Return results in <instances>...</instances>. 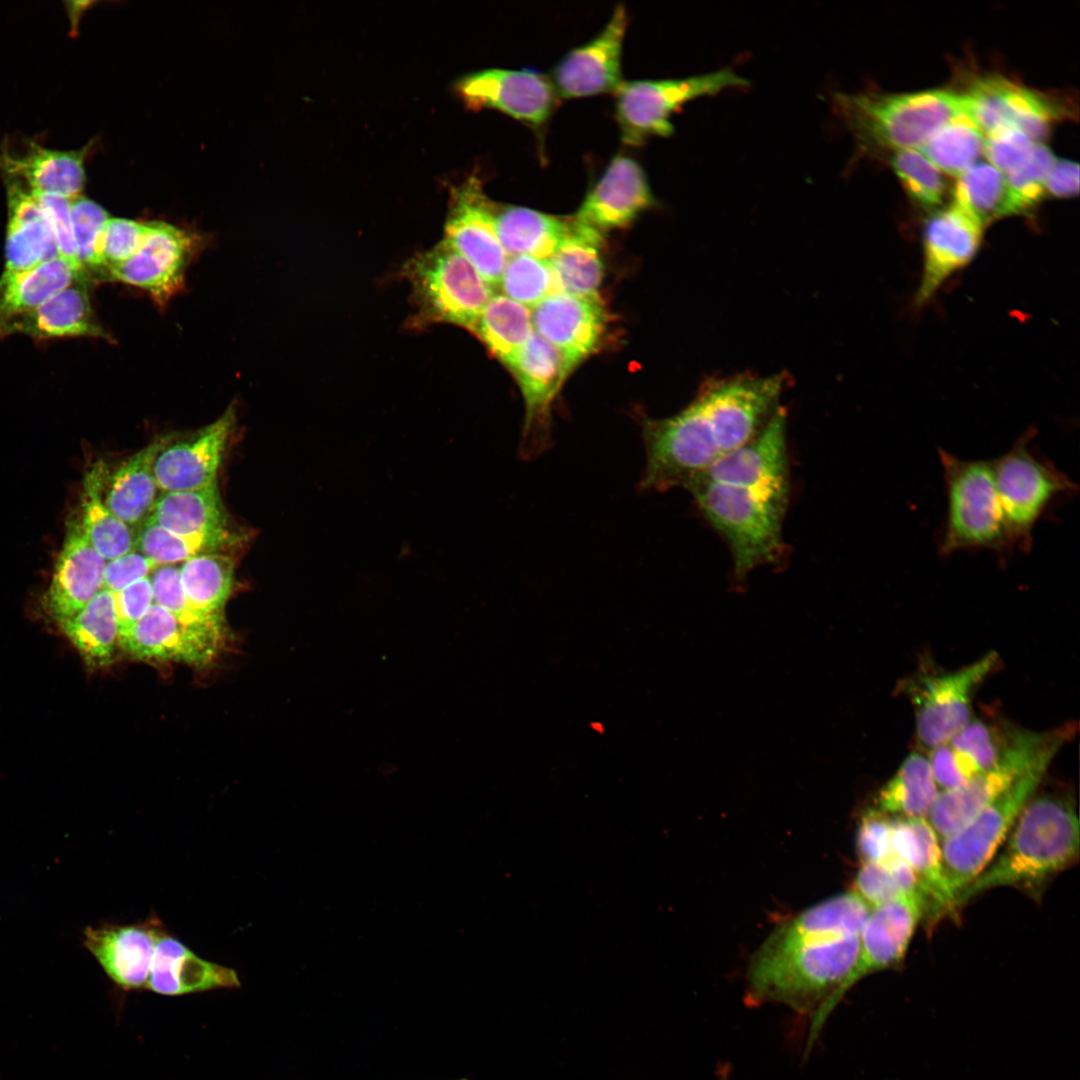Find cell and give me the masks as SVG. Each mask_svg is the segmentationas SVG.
<instances>
[{"instance_id":"cell-1","label":"cell","mask_w":1080,"mask_h":1080,"mask_svg":"<svg viewBox=\"0 0 1080 1080\" xmlns=\"http://www.w3.org/2000/svg\"><path fill=\"white\" fill-rule=\"evenodd\" d=\"M871 911L853 890L830 897L776 928L751 958L745 999L809 1015L806 1054L849 991Z\"/></svg>"},{"instance_id":"cell-2","label":"cell","mask_w":1080,"mask_h":1080,"mask_svg":"<svg viewBox=\"0 0 1080 1080\" xmlns=\"http://www.w3.org/2000/svg\"><path fill=\"white\" fill-rule=\"evenodd\" d=\"M784 376L741 375L706 384L679 413L642 422L645 490L682 487L755 437L779 408Z\"/></svg>"},{"instance_id":"cell-3","label":"cell","mask_w":1080,"mask_h":1080,"mask_svg":"<svg viewBox=\"0 0 1080 1080\" xmlns=\"http://www.w3.org/2000/svg\"><path fill=\"white\" fill-rule=\"evenodd\" d=\"M1078 852L1079 821L1071 798L1054 793L1033 795L1001 852L957 896L954 908L996 887L1039 893L1048 880L1073 863Z\"/></svg>"},{"instance_id":"cell-4","label":"cell","mask_w":1080,"mask_h":1080,"mask_svg":"<svg viewBox=\"0 0 1080 1080\" xmlns=\"http://www.w3.org/2000/svg\"><path fill=\"white\" fill-rule=\"evenodd\" d=\"M684 488L727 542L737 579L783 557L789 477L723 482L695 476Z\"/></svg>"},{"instance_id":"cell-5","label":"cell","mask_w":1080,"mask_h":1080,"mask_svg":"<svg viewBox=\"0 0 1080 1080\" xmlns=\"http://www.w3.org/2000/svg\"><path fill=\"white\" fill-rule=\"evenodd\" d=\"M1074 730L1072 724L1039 732L1009 729L1003 750L991 767L938 794L927 820L940 842L966 825L1022 775L1048 768Z\"/></svg>"},{"instance_id":"cell-6","label":"cell","mask_w":1080,"mask_h":1080,"mask_svg":"<svg viewBox=\"0 0 1080 1080\" xmlns=\"http://www.w3.org/2000/svg\"><path fill=\"white\" fill-rule=\"evenodd\" d=\"M836 105L864 144L894 151L920 147L943 124L964 113L959 94L943 89L840 93Z\"/></svg>"},{"instance_id":"cell-7","label":"cell","mask_w":1080,"mask_h":1080,"mask_svg":"<svg viewBox=\"0 0 1080 1080\" xmlns=\"http://www.w3.org/2000/svg\"><path fill=\"white\" fill-rule=\"evenodd\" d=\"M939 459L947 501L940 554L1011 552L992 461L965 460L943 449H939Z\"/></svg>"},{"instance_id":"cell-8","label":"cell","mask_w":1080,"mask_h":1080,"mask_svg":"<svg viewBox=\"0 0 1080 1080\" xmlns=\"http://www.w3.org/2000/svg\"><path fill=\"white\" fill-rule=\"evenodd\" d=\"M416 314L414 325L448 323L472 330L493 296L474 266L442 240L404 266Z\"/></svg>"},{"instance_id":"cell-9","label":"cell","mask_w":1080,"mask_h":1080,"mask_svg":"<svg viewBox=\"0 0 1080 1080\" xmlns=\"http://www.w3.org/2000/svg\"><path fill=\"white\" fill-rule=\"evenodd\" d=\"M1032 434L1023 435L992 460L1010 546L1024 552L1030 550L1033 530L1049 507L1077 490L1065 473L1033 454Z\"/></svg>"},{"instance_id":"cell-10","label":"cell","mask_w":1080,"mask_h":1080,"mask_svg":"<svg viewBox=\"0 0 1080 1080\" xmlns=\"http://www.w3.org/2000/svg\"><path fill=\"white\" fill-rule=\"evenodd\" d=\"M1048 768L1012 783L972 820L940 842L943 877L953 902L989 864Z\"/></svg>"},{"instance_id":"cell-11","label":"cell","mask_w":1080,"mask_h":1080,"mask_svg":"<svg viewBox=\"0 0 1080 1080\" xmlns=\"http://www.w3.org/2000/svg\"><path fill=\"white\" fill-rule=\"evenodd\" d=\"M748 81L730 68L681 79L623 81L615 91V115L622 141L638 146L652 136L672 135L671 115L695 98Z\"/></svg>"},{"instance_id":"cell-12","label":"cell","mask_w":1080,"mask_h":1080,"mask_svg":"<svg viewBox=\"0 0 1080 1080\" xmlns=\"http://www.w3.org/2000/svg\"><path fill=\"white\" fill-rule=\"evenodd\" d=\"M997 658L989 652L956 671L918 673L901 682L899 689L913 706L916 735L923 746L942 744L970 721L973 694Z\"/></svg>"},{"instance_id":"cell-13","label":"cell","mask_w":1080,"mask_h":1080,"mask_svg":"<svg viewBox=\"0 0 1080 1080\" xmlns=\"http://www.w3.org/2000/svg\"><path fill=\"white\" fill-rule=\"evenodd\" d=\"M959 97L963 112L983 133L1013 127L1035 142L1045 139L1052 123L1068 113L1055 96L998 74L976 78Z\"/></svg>"},{"instance_id":"cell-14","label":"cell","mask_w":1080,"mask_h":1080,"mask_svg":"<svg viewBox=\"0 0 1080 1080\" xmlns=\"http://www.w3.org/2000/svg\"><path fill=\"white\" fill-rule=\"evenodd\" d=\"M224 640L223 623H188L156 603L120 636L122 650L135 659L198 667L216 658Z\"/></svg>"},{"instance_id":"cell-15","label":"cell","mask_w":1080,"mask_h":1080,"mask_svg":"<svg viewBox=\"0 0 1080 1080\" xmlns=\"http://www.w3.org/2000/svg\"><path fill=\"white\" fill-rule=\"evenodd\" d=\"M508 368L525 404L521 450L527 457L541 453L550 442V412L572 370L560 352L533 331Z\"/></svg>"},{"instance_id":"cell-16","label":"cell","mask_w":1080,"mask_h":1080,"mask_svg":"<svg viewBox=\"0 0 1080 1080\" xmlns=\"http://www.w3.org/2000/svg\"><path fill=\"white\" fill-rule=\"evenodd\" d=\"M492 202L476 176L450 191L445 223L446 241L467 259L485 281L499 285L507 255L496 234Z\"/></svg>"},{"instance_id":"cell-17","label":"cell","mask_w":1080,"mask_h":1080,"mask_svg":"<svg viewBox=\"0 0 1080 1080\" xmlns=\"http://www.w3.org/2000/svg\"><path fill=\"white\" fill-rule=\"evenodd\" d=\"M456 91L471 109H496L531 127L549 119L557 97L549 77L528 69L471 73L457 82Z\"/></svg>"},{"instance_id":"cell-18","label":"cell","mask_w":1080,"mask_h":1080,"mask_svg":"<svg viewBox=\"0 0 1080 1080\" xmlns=\"http://www.w3.org/2000/svg\"><path fill=\"white\" fill-rule=\"evenodd\" d=\"M627 22L625 7L617 5L597 36L561 58L550 78L557 96L577 98L617 90L624 81L621 56Z\"/></svg>"},{"instance_id":"cell-19","label":"cell","mask_w":1080,"mask_h":1080,"mask_svg":"<svg viewBox=\"0 0 1080 1080\" xmlns=\"http://www.w3.org/2000/svg\"><path fill=\"white\" fill-rule=\"evenodd\" d=\"M193 246L194 240L185 231L164 222H150L136 253L108 273L113 279L145 289L164 305L183 287Z\"/></svg>"},{"instance_id":"cell-20","label":"cell","mask_w":1080,"mask_h":1080,"mask_svg":"<svg viewBox=\"0 0 1080 1080\" xmlns=\"http://www.w3.org/2000/svg\"><path fill=\"white\" fill-rule=\"evenodd\" d=\"M983 226L956 203L937 209L923 229L924 265L915 297L917 305L928 301L954 272L977 253Z\"/></svg>"},{"instance_id":"cell-21","label":"cell","mask_w":1080,"mask_h":1080,"mask_svg":"<svg viewBox=\"0 0 1080 1080\" xmlns=\"http://www.w3.org/2000/svg\"><path fill=\"white\" fill-rule=\"evenodd\" d=\"M235 420L233 407L191 438L166 444L157 454L154 475L159 490H198L216 483Z\"/></svg>"},{"instance_id":"cell-22","label":"cell","mask_w":1080,"mask_h":1080,"mask_svg":"<svg viewBox=\"0 0 1080 1080\" xmlns=\"http://www.w3.org/2000/svg\"><path fill=\"white\" fill-rule=\"evenodd\" d=\"M535 332L553 345L573 370L598 346L606 328L600 297L565 292L549 295L531 308Z\"/></svg>"},{"instance_id":"cell-23","label":"cell","mask_w":1080,"mask_h":1080,"mask_svg":"<svg viewBox=\"0 0 1080 1080\" xmlns=\"http://www.w3.org/2000/svg\"><path fill=\"white\" fill-rule=\"evenodd\" d=\"M655 203L642 167L631 157L617 155L572 218L604 234L630 225Z\"/></svg>"},{"instance_id":"cell-24","label":"cell","mask_w":1080,"mask_h":1080,"mask_svg":"<svg viewBox=\"0 0 1080 1080\" xmlns=\"http://www.w3.org/2000/svg\"><path fill=\"white\" fill-rule=\"evenodd\" d=\"M166 931L153 913L133 924L88 926L83 943L117 985L138 989L146 986L156 943Z\"/></svg>"},{"instance_id":"cell-25","label":"cell","mask_w":1080,"mask_h":1080,"mask_svg":"<svg viewBox=\"0 0 1080 1080\" xmlns=\"http://www.w3.org/2000/svg\"><path fill=\"white\" fill-rule=\"evenodd\" d=\"M106 560L71 519L44 597L46 613L59 625L77 614L101 589Z\"/></svg>"},{"instance_id":"cell-26","label":"cell","mask_w":1080,"mask_h":1080,"mask_svg":"<svg viewBox=\"0 0 1080 1080\" xmlns=\"http://www.w3.org/2000/svg\"><path fill=\"white\" fill-rule=\"evenodd\" d=\"M925 915L918 892L907 893L872 909L860 934V955L849 979L851 989L863 977L897 966Z\"/></svg>"},{"instance_id":"cell-27","label":"cell","mask_w":1080,"mask_h":1080,"mask_svg":"<svg viewBox=\"0 0 1080 1080\" xmlns=\"http://www.w3.org/2000/svg\"><path fill=\"white\" fill-rule=\"evenodd\" d=\"M239 986L233 969L200 958L166 931L156 943L145 987L163 995H181Z\"/></svg>"},{"instance_id":"cell-28","label":"cell","mask_w":1080,"mask_h":1080,"mask_svg":"<svg viewBox=\"0 0 1080 1080\" xmlns=\"http://www.w3.org/2000/svg\"><path fill=\"white\" fill-rule=\"evenodd\" d=\"M892 846L918 881L925 915L934 921L953 910L943 877L940 840L927 818L892 817Z\"/></svg>"},{"instance_id":"cell-29","label":"cell","mask_w":1080,"mask_h":1080,"mask_svg":"<svg viewBox=\"0 0 1080 1080\" xmlns=\"http://www.w3.org/2000/svg\"><path fill=\"white\" fill-rule=\"evenodd\" d=\"M23 333L37 339L106 337L91 307L85 275L35 309L9 319L0 336Z\"/></svg>"},{"instance_id":"cell-30","label":"cell","mask_w":1080,"mask_h":1080,"mask_svg":"<svg viewBox=\"0 0 1080 1080\" xmlns=\"http://www.w3.org/2000/svg\"><path fill=\"white\" fill-rule=\"evenodd\" d=\"M1002 732L982 720H970L952 737L931 749L933 777L943 790L955 788L991 767L1005 745Z\"/></svg>"},{"instance_id":"cell-31","label":"cell","mask_w":1080,"mask_h":1080,"mask_svg":"<svg viewBox=\"0 0 1080 1080\" xmlns=\"http://www.w3.org/2000/svg\"><path fill=\"white\" fill-rule=\"evenodd\" d=\"M82 151H58L30 144L24 155L5 153L2 168L7 183L33 193H47L72 199L80 195L85 183Z\"/></svg>"},{"instance_id":"cell-32","label":"cell","mask_w":1080,"mask_h":1080,"mask_svg":"<svg viewBox=\"0 0 1080 1080\" xmlns=\"http://www.w3.org/2000/svg\"><path fill=\"white\" fill-rule=\"evenodd\" d=\"M6 270L18 272L59 256L53 230L31 191L8 184Z\"/></svg>"},{"instance_id":"cell-33","label":"cell","mask_w":1080,"mask_h":1080,"mask_svg":"<svg viewBox=\"0 0 1080 1080\" xmlns=\"http://www.w3.org/2000/svg\"><path fill=\"white\" fill-rule=\"evenodd\" d=\"M603 235L573 218L568 220L566 233L548 260L561 292L599 297L604 274Z\"/></svg>"},{"instance_id":"cell-34","label":"cell","mask_w":1080,"mask_h":1080,"mask_svg":"<svg viewBox=\"0 0 1080 1080\" xmlns=\"http://www.w3.org/2000/svg\"><path fill=\"white\" fill-rule=\"evenodd\" d=\"M166 444L167 438L150 442L122 462L111 477L104 502L131 527L145 522L158 498L154 462Z\"/></svg>"},{"instance_id":"cell-35","label":"cell","mask_w":1080,"mask_h":1080,"mask_svg":"<svg viewBox=\"0 0 1080 1080\" xmlns=\"http://www.w3.org/2000/svg\"><path fill=\"white\" fill-rule=\"evenodd\" d=\"M85 272L80 264L60 256L27 270L5 271L0 279V328L12 317L40 306Z\"/></svg>"},{"instance_id":"cell-36","label":"cell","mask_w":1080,"mask_h":1080,"mask_svg":"<svg viewBox=\"0 0 1080 1080\" xmlns=\"http://www.w3.org/2000/svg\"><path fill=\"white\" fill-rule=\"evenodd\" d=\"M59 626L90 668L111 665L122 650L114 597L104 588Z\"/></svg>"},{"instance_id":"cell-37","label":"cell","mask_w":1080,"mask_h":1080,"mask_svg":"<svg viewBox=\"0 0 1080 1080\" xmlns=\"http://www.w3.org/2000/svg\"><path fill=\"white\" fill-rule=\"evenodd\" d=\"M496 234L507 257L528 255L549 260L562 241L568 221L531 208L493 206Z\"/></svg>"},{"instance_id":"cell-38","label":"cell","mask_w":1080,"mask_h":1080,"mask_svg":"<svg viewBox=\"0 0 1080 1080\" xmlns=\"http://www.w3.org/2000/svg\"><path fill=\"white\" fill-rule=\"evenodd\" d=\"M148 518L182 535L226 531L227 523L217 482L203 489L163 493Z\"/></svg>"},{"instance_id":"cell-39","label":"cell","mask_w":1080,"mask_h":1080,"mask_svg":"<svg viewBox=\"0 0 1080 1080\" xmlns=\"http://www.w3.org/2000/svg\"><path fill=\"white\" fill-rule=\"evenodd\" d=\"M953 197L954 203L983 227L1003 217L1027 213L1006 176L985 162H975L958 176Z\"/></svg>"},{"instance_id":"cell-40","label":"cell","mask_w":1080,"mask_h":1080,"mask_svg":"<svg viewBox=\"0 0 1080 1080\" xmlns=\"http://www.w3.org/2000/svg\"><path fill=\"white\" fill-rule=\"evenodd\" d=\"M937 787L928 758L914 752L880 789L874 808L894 818H927Z\"/></svg>"},{"instance_id":"cell-41","label":"cell","mask_w":1080,"mask_h":1080,"mask_svg":"<svg viewBox=\"0 0 1080 1080\" xmlns=\"http://www.w3.org/2000/svg\"><path fill=\"white\" fill-rule=\"evenodd\" d=\"M534 331L531 309L493 294L471 332L507 368Z\"/></svg>"},{"instance_id":"cell-42","label":"cell","mask_w":1080,"mask_h":1080,"mask_svg":"<svg viewBox=\"0 0 1080 1080\" xmlns=\"http://www.w3.org/2000/svg\"><path fill=\"white\" fill-rule=\"evenodd\" d=\"M179 575L191 607L207 618L223 620L233 585V559L220 552L201 554L183 562Z\"/></svg>"},{"instance_id":"cell-43","label":"cell","mask_w":1080,"mask_h":1080,"mask_svg":"<svg viewBox=\"0 0 1080 1080\" xmlns=\"http://www.w3.org/2000/svg\"><path fill=\"white\" fill-rule=\"evenodd\" d=\"M102 482V469L96 465L84 481L80 524L93 547L109 561L135 549L137 535L105 504Z\"/></svg>"},{"instance_id":"cell-44","label":"cell","mask_w":1080,"mask_h":1080,"mask_svg":"<svg viewBox=\"0 0 1080 1080\" xmlns=\"http://www.w3.org/2000/svg\"><path fill=\"white\" fill-rule=\"evenodd\" d=\"M984 138L974 121L960 113L938 128L919 149L939 171L960 176L983 152Z\"/></svg>"},{"instance_id":"cell-45","label":"cell","mask_w":1080,"mask_h":1080,"mask_svg":"<svg viewBox=\"0 0 1080 1080\" xmlns=\"http://www.w3.org/2000/svg\"><path fill=\"white\" fill-rule=\"evenodd\" d=\"M227 530L182 535L168 531L147 518L136 536L135 549L157 565L183 563L201 554L218 552L228 543Z\"/></svg>"},{"instance_id":"cell-46","label":"cell","mask_w":1080,"mask_h":1080,"mask_svg":"<svg viewBox=\"0 0 1080 1080\" xmlns=\"http://www.w3.org/2000/svg\"><path fill=\"white\" fill-rule=\"evenodd\" d=\"M499 285L505 296L530 309L561 292L549 261L528 255L507 258Z\"/></svg>"},{"instance_id":"cell-47","label":"cell","mask_w":1080,"mask_h":1080,"mask_svg":"<svg viewBox=\"0 0 1080 1080\" xmlns=\"http://www.w3.org/2000/svg\"><path fill=\"white\" fill-rule=\"evenodd\" d=\"M853 891L872 909L907 893L922 895L914 873L899 857L884 863L862 864Z\"/></svg>"},{"instance_id":"cell-48","label":"cell","mask_w":1080,"mask_h":1080,"mask_svg":"<svg viewBox=\"0 0 1080 1080\" xmlns=\"http://www.w3.org/2000/svg\"><path fill=\"white\" fill-rule=\"evenodd\" d=\"M890 164L913 203L932 211L942 204L943 177L921 152L914 148L895 151Z\"/></svg>"},{"instance_id":"cell-49","label":"cell","mask_w":1080,"mask_h":1080,"mask_svg":"<svg viewBox=\"0 0 1080 1080\" xmlns=\"http://www.w3.org/2000/svg\"><path fill=\"white\" fill-rule=\"evenodd\" d=\"M70 216L77 258L86 268H103L100 244L105 225L110 217L94 201L82 196L70 199Z\"/></svg>"},{"instance_id":"cell-50","label":"cell","mask_w":1080,"mask_h":1080,"mask_svg":"<svg viewBox=\"0 0 1080 1080\" xmlns=\"http://www.w3.org/2000/svg\"><path fill=\"white\" fill-rule=\"evenodd\" d=\"M1055 160L1050 149L1037 142L1027 161L1015 171L1005 175L1012 191L1027 213L1046 195V177Z\"/></svg>"},{"instance_id":"cell-51","label":"cell","mask_w":1080,"mask_h":1080,"mask_svg":"<svg viewBox=\"0 0 1080 1080\" xmlns=\"http://www.w3.org/2000/svg\"><path fill=\"white\" fill-rule=\"evenodd\" d=\"M1037 142L1013 127H1001L986 134L983 152L991 165L1007 175L1023 165Z\"/></svg>"},{"instance_id":"cell-52","label":"cell","mask_w":1080,"mask_h":1080,"mask_svg":"<svg viewBox=\"0 0 1080 1080\" xmlns=\"http://www.w3.org/2000/svg\"><path fill=\"white\" fill-rule=\"evenodd\" d=\"M147 223L125 218H109L101 238L103 268L108 271L130 259L141 246Z\"/></svg>"},{"instance_id":"cell-53","label":"cell","mask_w":1080,"mask_h":1080,"mask_svg":"<svg viewBox=\"0 0 1080 1080\" xmlns=\"http://www.w3.org/2000/svg\"><path fill=\"white\" fill-rule=\"evenodd\" d=\"M154 603L162 606L177 618L193 624L223 623V620L207 618L189 604L180 582L179 567L158 566L150 575Z\"/></svg>"},{"instance_id":"cell-54","label":"cell","mask_w":1080,"mask_h":1080,"mask_svg":"<svg viewBox=\"0 0 1080 1080\" xmlns=\"http://www.w3.org/2000/svg\"><path fill=\"white\" fill-rule=\"evenodd\" d=\"M857 853L864 863H884L898 857L892 846V817L872 808L861 818L857 836Z\"/></svg>"},{"instance_id":"cell-55","label":"cell","mask_w":1080,"mask_h":1080,"mask_svg":"<svg viewBox=\"0 0 1080 1080\" xmlns=\"http://www.w3.org/2000/svg\"><path fill=\"white\" fill-rule=\"evenodd\" d=\"M32 194L53 230L59 256L71 262L80 264L77 258V249L71 223L70 199L55 194L33 192Z\"/></svg>"},{"instance_id":"cell-56","label":"cell","mask_w":1080,"mask_h":1080,"mask_svg":"<svg viewBox=\"0 0 1080 1080\" xmlns=\"http://www.w3.org/2000/svg\"><path fill=\"white\" fill-rule=\"evenodd\" d=\"M156 563L137 549L106 561L103 574V588L117 593L132 583L149 577L158 567Z\"/></svg>"},{"instance_id":"cell-57","label":"cell","mask_w":1080,"mask_h":1080,"mask_svg":"<svg viewBox=\"0 0 1080 1080\" xmlns=\"http://www.w3.org/2000/svg\"><path fill=\"white\" fill-rule=\"evenodd\" d=\"M113 597L121 636L134 626L154 604L150 576L140 579L123 590L114 593Z\"/></svg>"},{"instance_id":"cell-58","label":"cell","mask_w":1080,"mask_h":1080,"mask_svg":"<svg viewBox=\"0 0 1080 1080\" xmlns=\"http://www.w3.org/2000/svg\"><path fill=\"white\" fill-rule=\"evenodd\" d=\"M1046 194L1055 197H1071L1079 191V166L1077 163L1056 159L1045 181Z\"/></svg>"},{"instance_id":"cell-59","label":"cell","mask_w":1080,"mask_h":1080,"mask_svg":"<svg viewBox=\"0 0 1080 1080\" xmlns=\"http://www.w3.org/2000/svg\"><path fill=\"white\" fill-rule=\"evenodd\" d=\"M719 1079L720 1080H729V1073H728V1070L725 1067H721L719 1069Z\"/></svg>"},{"instance_id":"cell-60","label":"cell","mask_w":1080,"mask_h":1080,"mask_svg":"<svg viewBox=\"0 0 1080 1080\" xmlns=\"http://www.w3.org/2000/svg\"><path fill=\"white\" fill-rule=\"evenodd\" d=\"M459 1080H467V1079H464V1078H463V1079H459Z\"/></svg>"}]
</instances>
